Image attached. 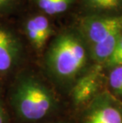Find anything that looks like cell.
Here are the masks:
<instances>
[{"mask_svg": "<svg viewBox=\"0 0 122 123\" xmlns=\"http://www.w3.org/2000/svg\"><path fill=\"white\" fill-rule=\"evenodd\" d=\"M6 98L13 123H48L59 108L52 84L31 62L6 84Z\"/></svg>", "mask_w": 122, "mask_h": 123, "instance_id": "obj_1", "label": "cell"}, {"mask_svg": "<svg viewBox=\"0 0 122 123\" xmlns=\"http://www.w3.org/2000/svg\"><path fill=\"white\" fill-rule=\"evenodd\" d=\"M90 59L89 49L79 30L67 29L56 33L36 64L52 86L68 87L70 91L90 69Z\"/></svg>", "mask_w": 122, "mask_h": 123, "instance_id": "obj_2", "label": "cell"}, {"mask_svg": "<svg viewBox=\"0 0 122 123\" xmlns=\"http://www.w3.org/2000/svg\"><path fill=\"white\" fill-rule=\"evenodd\" d=\"M29 56L17 26L0 18V83L6 86L20 70L29 64Z\"/></svg>", "mask_w": 122, "mask_h": 123, "instance_id": "obj_3", "label": "cell"}, {"mask_svg": "<svg viewBox=\"0 0 122 123\" xmlns=\"http://www.w3.org/2000/svg\"><path fill=\"white\" fill-rule=\"evenodd\" d=\"M17 28L24 39L29 53L33 54L38 62L56 33L50 17L34 10L23 16Z\"/></svg>", "mask_w": 122, "mask_h": 123, "instance_id": "obj_4", "label": "cell"}, {"mask_svg": "<svg viewBox=\"0 0 122 123\" xmlns=\"http://www.w3.org/2000/svg\"><path fill=\"white\" fill-rule=\"evenodd\" d=\"M77 29L89 49L103 41L113 31L122 30V17L88 14L80 19Z\"/></svg>", "mask_w": 122, "mask_h": 123, "instance_id": "obj_5", "label": "cell"}, {"mask_svg": "<svg viewBox=\"0 0 122 123\" xmlns=\"http://www.w3.org/2000/svg\"><path fill=\"white\" fill-rule=\"evenodd\" d=\"M100 87V69L90 68L76 80L69 91L72 103L75 106L90 103L94 98Z\"/></svg>", "mask_w": 122, "mask_h": 123, "instance_id": "obj_6", "label": "cell"}, {"mask_svg": "<svg viewBox=\"0 0 122 123\" xmlns=\"http://www.w3.org/2000/svg\"><path fill=\"white\" fill-rule=\"evenodd\" d=\"M82 123H122V114L113 106H92L84 114Z\"/></svg>", "mask_w": 122, "mask_h": 123, "instance_id": "obj_7", "label": "cell"}, {"mask_svg": "<svg viewBox=\"0 0 122 123\" xmlns=\"http://www.w3.org/2000/svg\"><path fill=\"white\" fill-rule=\"evenodd\" d=\"M121 29H120L113 31L103 41L90 47L89 51L91 60L96 63L105 62L113 53L119 39L121 37Z\"/></svg>", "mask_w": 122, "mask_h": 123, "instance_id": "obj_8", "label": "cell"}, {"mask_svg": "<svg viewBox=\"0 0 122 123\" xmlns=\"http://www.w3.org/2000/svg\"><path fill=\"white\" fill-rule=\"evenodd\" d=\"M36 10L48 17L62 14L71 7L75 0H32Z\"/></svg>", "mask_w": 122, "mask_h": 123, "instance_id": "obj_9", "label": "cell"}, {"mask_svg": "<svg viewBox=\"0 0 122 123\" xmlns=\"http://www.w3.org/2000/svg\"><path fill=\"white\" fill-rule=\"evenodd\" d=\"M88 9L93 10H109L119 6L121 0H83Z\"/></svg>", "mask_w": 122, "mask_h": 123, "instance_id": "obj_10", "label": "cell"}, {"mask_svg": "<svg viewBox=\"0 0 122 123\" xmlns=\"http://www.w3.org/2000/svg\"><path fill=\"white\" fill-rule=\"evenodd\" d=\"M23 0H0V18L6 19L10 15L18 12Z\"/></svg>", "mask_w": 122, "mask_h": 123, "instance_id": "obj_11", "label": "cell"}, {"mask_svg": "<svg viewBox=\"0 0 122 123\" xmlns=\"http://www.w3.org/2000/svg\"><path fill=\"white\" fill-rule=\"evenodd\" d=\"M0 123H13L6 98V86L0 83Z\"/></svg>", "mask_w": 122, "mask_h": 123, "instance_id": "obj_12", "label": "cell"}, {"mask_svg": "<svg viewBox=\"0 0 122 123\" xmlns=\"http://www.w3.org/2000/svg\"><path fill=\"white\" fill-rule=\"evenodd\" d=\"M110 84L119 95H122V66L114 67L110 75Z\"/></svg>", "mask_w": 122, "mask_h": 123, "instance_id": "obj_13", "label": "cell"}, {"mask_svg": "<svg viewBox=\"0 0 122 123\" xmlns=\"http://www.w3.org/2000/svg\"><path fill=\"white\" fill-rule=\"evenodd\" d=\"M105 63L106 65L111 67L122 66V35L119 39L113 53Z\"/></svg>", "mask_w": 122, "mask_h": 123, "instance_id": "obj_14", "label": "cell"}, {"mask_svg": "<svg viewBox=\"0 0 122 123\" xmlns=\"http://www.w3.org/2000/svg\"><path fill=\"white\" fill-rule=\"evenodd\" d=\"M48 123H70L67 122H64V121H59V120H54L52 122H50Z\"/></svg>", "mask_w": 122, "mask_h": 123, "instance_id": "obj_15", "label": "cell"}]
</instances>
